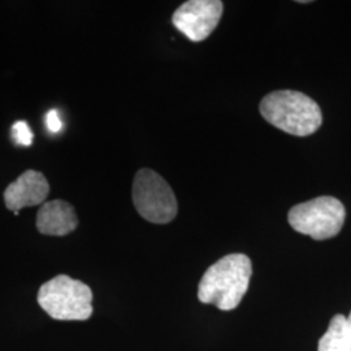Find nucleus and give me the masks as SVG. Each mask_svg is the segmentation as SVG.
Returning a JSON list of instances; mask_svg holds the SVG:
<instances>
[{
    "label": "nucleus",
    "instance_id": "obj_10",
    "mask_svg": "<svg viewBox=\"0 0 351 351\" xmlns=\"http://www.w3.org/2000/svg\"><path fill=\"white\" fill-rule=\"evenodd\" d=\"M11 133H12V138L14 139V142L20 146H30L33 143V138H34L33 132L25 121L14 123L11 129Z\"/></svg>",
    "mask_w": 351,
    "mask_h": 351
},
{
    "label": "nucleus",
    "instance_id": "obj_11",
    "mask_svg": "<svg viewBox=\"0 0 351 351\" xmlns=\"http://www.w3.org/2000/svg\"><path fill=\"white\" fill-rule=\"evenodd\" d=\"M46 126L51 133H58L63 129V121L56 110H51L46 114Z\"/></svg>",
    "mask_w": 351,
    "mask_h": 351
},
{
    "label": "nucleus",
    "instance_id": "obj_4",
    "mask_svg": "<svg viewBox=\"0 0 351 351\" xmlns=\"http://www.w3.org/2000/svg\"><path fill=\"white\" fill-rule=\"evenodd\" d=\"M346 219V211L335 197H319L294 206L289 211L290 226L316 241L333 239L339 234Z\"/></svg>",
    "mask_w": 351,
    "mask_h": 351
},
{
    "label": "nucleus",
    "instance_id": "obj_5",
    "mask_svg": "<svg viewBox=\"0 0 351 351\" xmlns=\"http://www.w3.org/2000/svg\"><path fill=\"white\" fill-rule=\"evenodd\" d=\"M132 197L139 215L154 224H168L177 215L173 190L152 169H139L134 177Z\"/></svg>",
    "mask_w": 351,
    "mask_h": 351
},
{
    "label": "nucleus",
    "instance_id": "obj_9",
    "mask_svg": "<svg viewBox=\"0 0 351 351\" xmlns=\"http://www.w3.org/2000/svg\"><path fill=\"white\" fill-rule=\"evenodd\" d=\"M317 351H351V313L348 317L341 314L332 317Z\"/></svg>",
    "mask_w": 351,
    "mask_h": 351
},
{
    "label": "nucleus",
    "instance_id": "obj_7",
    "mask_svg": "<svg viewBox=\"0 0 351 351\" xmlns=\"http://www.w3.org/2000/svg\"><path fill=\"white\" fill-rule=\"evenodd\" d=\"M49 193L50 185L46 177L40 172L29 169L5 189V207L13 211L14 215H19V211L25 207L43 203L49 197Z\"/></svg>",
    "mask_w": 351,
    "mask_h": 351
},
{
    "label": "nucleus",
    "instance_id": "obj_2",
    "mask_svg": "<svg viewBox=\"0 0 351 351\" xmlns=\"http://www.w3.org/2000/svg\"><path fill=\"white\" fill-rule=\"evenodd\" d=\"M259 108L269 124L297 137L314 134L323 123L319 104L295 90H278L265 95Z\"/></svg>",
    "mask_w": 351,
    "mask_h": 351
},
{
    "label": "nucleus",
    "instance_id": "obj_3",
    "mask_svg": "<svg viewBox=\"0 0 351 351\" xmlns=\"http://www.w3.org/2000/svg\"><path fill=\"white\" fill-rule=\"evenodd\" d=\"M40 308L55 320L85 322L93 315V291L66 275L53 277L38 291Z\"/></svg>",
    "mask_w": 351,
    "mask_h": 351
},
{
    "label": "nucleus",
    "instance_id": "obj_8",
    "mask_svg": "<svg viewBox=\"0 0 351 351\" xmlns=\"http://www.w3.org/2000/svg\"><path fill=\"white\" fill-rule=\"evenodd\" d=\"M78 226L75 208L68 202L56 201L43 203L37 215V229L46 236H66Z\"/></svg>",
    "mask_w": 351,
    "mask_h": 351
},
{
    "label": "nucleus",
    "instance_id": "obj_1",
    "mask_svg": "<svg viewBox=\"0 0 351 351\" xmlns=\"http://www.w3.org/2000/svg\"><path fill=\"white\" fill-rule=\"evenodd\" d=\"M252 264L245 254H229L210 265L198 285V300L221 311L239 307L249 290Z\"/></svg>",
    "mask_w": 351,
    "mask_h": 351
},
{
    "label": "nucleus",
    "instance_id": "obj_6",
    "mask_svg": "<svg viewBox=\"0 0 351 351\" xmlns=\"http://www.w3.org/2000/svg\"><path fill=\"white\" fill-rule=\"evenodd\" d=\"M223 8L219 0H189L176 10L172 23L190 40L202 42L220 23Z\"/></svg>",
    "mask_w": 351,
    "mask_h": 351
}]
</instances>
